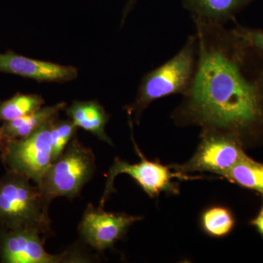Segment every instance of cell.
I'll list each match as a JSON object with an SVG mask.
<instances>
[{
    "instance_id": "obj_1",
    "label": "cell",
    "mask_w": 263,
    "mask_h": 263,
    "mask_svg": "<svg viewBox=\"0 0 263 263\" xmlns=\"http://www.w3.org/2000/svg\"><path fill=\"white\" fill-rule=\"evenodd\" d=\"M197 41L191 86L171 114L179 127L234 137L245 146L263 138V53L235 28L193 18Z\"/></svg>"
},
{
    "instance_id": "obj_2",
    "label": "cell",
    "mask_w": 263,
    "mask_h": 263,
    "mask_svg": "<svg viewBox=\"0 0 263 263\" xmlns=\"http://www.w3.org/2000/svg\"><path fill=\"white\" fill-rule=\"evenodd\" d=\"M197 60L196 34L189 36L172 58L142 78L136 99L124 107L133 123L139 124L142 114L156 100L174 95H183L193 82Z\"/></svg>"
},
{
    "instance_id": "obj_3",
    "label": "cell",
    "mask_w": 263,
    "mask_h": 263,
    "mask_svg": "<svg viewBox=\"0 0 263 263\" xmlns=\"http://www.w3.org/2000/svg\"><path fill=\"white\" fill-rule=\"evenodd\" d=\"M22 175L7 171L0 179V227L35 229L51 233L48 200L37 184Z\"/></svg>"
},
{
    "instance_id": "obj_4",
    "label": "cell",
    "mask_w": 263,
    "mask_h": 263,
    "mask_svg": "<svg viewBox=\"0 0 263 263\" xmlns=\"http://www.w3.org/2000/svg\"><path fill=\"white\" fill-rule=\"evenodd\" d=\"M95 170L94 152L74 137L37 186L51 201L59 197L72 199L80 195L84 185L93 177Z\"/></svg>"
},
{
    "instance_id": "obj_5",
    "label": "cell",
    "mask_w": 263,
    "mask_h": 263,
    "mask_svg": "<svg viewBox=\"0 0 263 263\" xmlns=\"http://www.w3.org/2000/svg\"><path fill=\"white\" fill-rule=\"evenodd\" d=\"M132 139L135 149L141 160L137 163L131 164L118 157L115 159L107 175L105 190L100 200L101 207L104 206L109 197L115 192L114 180L119 174H127L130 176L151 198L159 197L162 193L167 195H179V186L177 183L174 181L175 179L194 180L203 178L189 176L178 172L171 166L164 165L159 161L148 160L142 154L133 137Z\"/></svg>"
},
{
    "instance_id": "obj_6",
    "label": "cell",
    "mask_w": 263,
    "mask_h": 263,
    "mask_svg": "<svg viewBox=\"0 0 263 263\" xmlns=\"http://www.w3.org/2000/svg\"><path fill=\"white\" fill-rule=\"evenodd\" d=\"M53 121L28 137L8 140L0 151L7 171L22 175L35 184L41 183L53 163L51 129Z\"/></svg>"
},
{
    "instance_id": "obj_7",
    "label": "cell",
    "mask_w": 263,
    "mask_h": 263,
    "mask_svg": "<svg viewBox=\"0 0 263 263\" xmlns=\"http://www.w3.org/2000/svg\"><path fill=\"white\" fill-rule=\"evenodd\" d=\"M196 152L187 162L174 164L178 172L212 173L222 177L247 155L243 145L234 137L212 129H202Z\"/></svg>"
},
{
    "instance_id": "obj_8",
    "label": "cell",
    "mask_w": 263,
    "mask_h": 263,
    "mask_svg": "<svg viewBox=\"0 0 263 263\" xmlns=\"http://www.w3.org/2000/svg\"><path fill=\"white\" fill-rule=\"evenodd\" d=\"M46 236L35 229L0 227V259L5 263L86 262L89 259L73 248L51 254L44 247Z\"/></svg>"
},
{
    "instance_id": "obj_9",
    "label": "cell",
    "mask_w": 263,
    "mask_h": 263,
    "mask_svg": "<svg viewBox=\"0 0 263 263\" xmlns=\"http://www.w3.org/2000/svg\"><path fill=\"white\" fill-rule=\"evenodd\" d=\"M141 219V216L107 212L103 207L89 204L83 214L79 231L85 243L98 252H103L122 240L129 228Z\"/></svg>"
},
{
    "instance_id": "obj_10",
    "label": "cell",
    "mask_w": 263,
    "mask_h": 263,
    "mask_svg": "<svg viewBox=\"0 0 263 263\" xmlns=\"http://www.w3.org/2000/svg\"><path fill=\"white\" fill-rule=\"evenodd\" d=\"M0 72L22 76L38 82H67L78 76V70L73 66L34 60L12 51L0 53Z\"/></svg>"
},
{
    "instance_id": "obj_11",
    "label": "cell",
    "mask_w": 263,
    "mask_h": 263,
    "mask_svg": "<svg viewBox=\"0 0 263 263\" xmlns=\"http://www.w3.org/2000/svg\"><path fill=\"white\" fill-rule=\"evenodd\" d=\"M255 0H182L192 18L226 25L234 22L236 15Z\"/></svg>"
},
{
    "instance_id": "obj_12",
    "label": "cell",
    "mask_w": 263,
    "mask_h": 263,
    "mask_svg": "<svg viewBox=\"0 0 263 263\" xmlns=\"http://www.w3.org/2000/svg\"><path fill=\"white\" fill-rule=\"evenodd\" d=\"M66 114L76 127L94 135L99 139L114 145L110 137L105 133L109 115L103 107L97 101H74Z\"/></svg>"
},
{
    "instance_id": "obj_13",
    "label": "cell",
    "mask_w": 263,
    "mask_h": 263,
    "mask_svg": "<svg viewBox=\"0 0 263 263\" xmlns=\"http://www.w3.org/2000/svg\"><path fill=\"white\" fill-rule=\"evenodd\" d=\"M65 108L66 103H60L51 106L42 107L25 117L3 122L1 125L3 136L8 140L28 137L45 124L57 119L60 112Z\"/></svg>"
},
{
    "instance_id": "obj_14",
    "label": "cell",
    "mask_w": 263,
    "mask_h": 263,
    "mask_svg": "<svg viewBox=\"0 0 263 263\" xmlns=\"http://www.w3.org/2000/svg\"><path fill=\"white\" fill-rule=\"evenodd\" d=\"M223 178L242 187L263 192V164L246 157L228 171Z\"/></svg>"
},
{
    "instance_id": "obj_15",
    "label": "cell",
    "mask_w": 263,
    "mask_h": 263,
    "mask_svg": "<svg viewBox=\"0 0 263 263\" xmlns=\"http://www.w3.org/2000/svg\"><path fill=\"white\" fill-rule=\"evenodd\" d=\"M203 231L213 238H224L234 228L235 221L233 213L224 206H212L205 209L200 218Z\"/></svg>"
},
{
    "instance_id": "obj_16",
    "label": "cell",
    "mask_w": 263,
    "mask_h": 263,
    "mask_svg": "<svg viewBox=\"0 0 263 263\" xmlns=\"http://www.w3.org/2000/svg\"><path fill=\"white\" fill-rule=\"evenodd\" d=\"M42 97L33 94H16L0 103V122H9L25 117L42 108Z\"/></svg>"
},
{
    "instance_id": "obj_17",
    "label": "cell",
    "mask_w": 263,
    "mask_h": 263,
    "mask_svg": "<svg viewBox=\"0 0 263 263\" xmlns=\"http://www.w3.org/2000/svg\"><path fill=\"white\" fill-rule=\"evenodd\" d=\"M78 128L70 119L62 121L57 119L52 123L51 136L53 162L65 152L66 147L75 137Z\"/></svg>"
},
{
    "instance_id": "obj_18",
    "label": "cell",
    "mask_w": 263,
    "mask_h": 263,
    "mask_svg": "<svg viewBox=\"0 0 263 263\" xmlns=\"http://www.w3.org/2000/svg\"><path fill=\"white\" fill-rule=\"evenodd\" d=\"M235 28L249 43L263 53V31L240 25L235 21Z\"/></svg>"
},
{
    "instance_id": "obj_19",
    "label": "cell",
    "mask_w": 263,
    "mask_h": 263,
    "mask_svg": "<svg viewBox=\"0 0 263 263\" xmlns=\"http://www.w3.org/2000/svg\"><path fill=\"white\" fill-rule=\"evenodd\" d=\"M252 224L255 227L259 234L263 237V206L257 217L252 220Z\"/></svg>"
},
{
    "instance_id": "obj_20",
    "label": "cell",
    "mask_w": 263,
    "mask_h": 263,
    "mask_svg": "<svg viewBox=\"0 0 263 263\" xmlns=\"http://www.w3.org/2000/svg\"><path fill=\"white\" fill-rule=\"evenodd\" d=\"M8 139L5 138V137L3 136V132H2L1 125H0V151L3 149L5 145H6Z\"/></svg>"
},
{
    "instance_id": "obj_21",
    "label": "cell",
    "mask_w": 263,
    "mask_h": 263,
    "mask_svg": "<svg viewBox=\"0 0 263 263\" xmlns=\"http://www.w3.org/2000/svg\"><path fill=\"white\" fill-rule=\"evenodd\" d=\"M262 196H263V192H262Z\"/></svg>"
}]
</instances>
